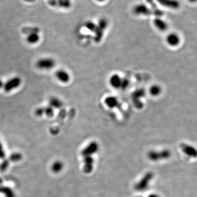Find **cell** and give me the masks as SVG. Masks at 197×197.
Instances as JSON below:
<instances>
[{
  "label": "cell",
  "mask_w": 197,
  "mask_h": 197,
  "mask_svg": "<svg viewBox=\"0 0 197 197\" xmlns=\"http://www.w3.org/2000/svg\"><path fill=\"white\" fill-rule=\"evenodd\" d=\"M147 158L152 162L166 160L172 156V152L168 149H164L159 151L151 150L147 153Z\"/></svg>",
  "instance_id": "obj_1"
},
{
  "label": "cell",
  "mask_w": 197,
  "mask_h": 197,
  "mask_svg": "<svg viewBox=\"0 0 197 197\" xmlns=\"http://www.w3.org/2000/svg\"><path fill=\"white\" fill-rule=\"evenodd\" d=\"M154 177L153 173L149 172L144 175L138 183L135 185V189L137 191H144L146 190L149 186V183Z\"/></svg>",
  "instance_id": "obj_2"
},
{
  "label": "cell",
  "mask_w": 197,
  "mask_h": 197,
  "mask_svg": "<svg viewBox=\"0 0 197 197\" xmlns=\"http://www.w3.org/2000/svg\"><path fill=\"white\" fill-rule=\"evenodd\" d=\"M99 150V145L95 141L90 142L89 144L87 145V146L85 147L81 151V155L83 157H88V156H93L95 155Z\"/></svg>",
  "instance_id": "obj_3"
},
{
  "label": "cell",
  "mask_w": 197,
  "mask_h": 197,
  "mask_svg": "<svg viewBox=\"0 0 197 197\" xmlns=\"http://www.w3.org/2000/svg\"><path fill=\"white\" fill-rule=\"evenodd\" d=\"M22 83V79L19 77H14L9 79L5 83H3V90L7 93L11 92L19 87Z\"/></svg>",
  "instance_id": "obj_4"
},
{
  "label": "cell",
  "mask_w": 197,
  "mask_h": 197,
  "mask_svg": "<svg viewBox=\"0 0 197 197\" xmlns=\"http://www.w3.org/2000/svg\"><path fill=\"white\" fill-rule=\"evenodd\" d=\"M36 66L41 70H50L55 67V62L53 59L50 58H42L37 60Z\"/></svg>",
  "instance_id": "obj_5"
},
{
  "label": "cell",
  "mask_w": 197,
  "mask_h": 197,
  "mask_svg": "<svg viewBox=\"0 0 197 197\" xmlns=\"http://www.w3.org/2000/svg\"><path fill=\"white\" fill-rule=\"evenodd\" d=\"M94 165V159L93 156L83 157V172L85 174H89L93 172Z\"/></svg>",
  "instance_id": "obj_6"
},
{
  "label": "cell",
  "mask_w": 197,
  "mask_h": 197,
  "mask_svg": "<svg viewBox=\"0 0 197 197\" xmlns=\"http://www.w3.org/2000/svg\"><path fill=\"white\" fill-rule=\"evenodd\" d=\"M180 147L181 150L186 155L194 158L197 157V150L194 147L185 143L181 144Z\"/></svg>",
  "instance_id": "obj_7"
},
{
  "label": "cell",
  "mask_w": 197,
  "mask_h": 197,
  "mask_svg": "<svg viewBox=\"0 0 197 197\" xmlns=\"http://www.w3.org/2000/svg\"><path fill=\"white\" fill-rule=\"evenodd\" d=\"M134 12L137 15H150L152 14V11L145 5L139 4L134 8Z\"/></svg>",
  "instance_id": "obj_8"
},
{
  "label": "cell",
  "mask_w": 197,
  "mask_h": 197,
  "mask_svg": "<svg viewBox=\"0 0 197 197\" xmlns=\"http://www.w3.org/2000/svg\"><path fill=\"white\" fill-rule=\"evenodd\" d=\"M110 84L113 88H121L124 85V80L117 74H114L110 77Z\"/></svg>",
  "instance_id": "obj_9"
},
{
  "label": "cell",
  "mask_w": 197,
  "mask_h": 197,
  "mask_svg": "<svg viewBox=\"0 0 197 197\" xmlns=\"http://www.w3.org/2000/svg\"><path fill=\"white\" fill-rule=\"evenodd\" d=\"M55 76L60 82L64 83H68L70 80V76L69 73L66 71L62 69H59L56 71L55 72Z\"/></svg>",
  "instance_id": "obj_10"
},
{
  "label": "cell",
  "mask_w": 197,
  "mask_h": 197,
  "mask_svg": "<svg viewBox=\"0 0 197 197\" xmlns=\"http://www.w3.org/2000/svg\"><path fill=\"white\" fill-rule=\"evenodd\" d=\"M167 44L172 47H175L179 45L180 43V36L175 33L169 34L166 38Z\"/></svg>",
  "instance_id": "obj_11"
},
{
  "label": "cell",
  "mask_w": 197,
  "mask_h": 197,
  "mask_svg": "<svg viewBox=\"0 0 197 197\" xmlns=\"http://www.w3.org/2000/svg\"><path fill=\"white\" fill-rule=\"evenodd\" d=\"M162 6L170 8L177 9L180 6L177 0H156Z\"/></svg>",
  "instance_id": "obj_12"
},
{
  "label": "cell",
  "mask_w": 197,
  "mask_h": 197,
  "mask_svg": "<svg viewBox=\"0 0 197 197\" xmlns=\"http://www.w3.org/2000/svg\"><path fill=\"white\" fill-rule=\"evenodd\" d=\"M0 193L5 197H16L14 191L7 186H0Z\"/></svg>",
  "instance_id": "obj_13"
},
{
  "label": "cell",
  "mask_w": 197,
  "mask_h": 197,
  "mask_svg": "<svg viewBox=\"0 0 197 197\" xmlns=\"http://www.w3.org/2000/svg\"><path fill=\"white\" fill-rule=\"evenodd\" d=\"M154 24L157 28L160 31H164L168 28V25L163 20L159 18H157L154 20Z\"/></svg>",
  "instance_id": "obj_14"
},
{
  "label": "cell",
  "mask_w": 197,
  "mask_h": 197,
  "mask_svg": "<svg viewBox=\"0 0 197 197\" xmlns=\"http://www.w3.org/2000/svg\"><path fill=\"white\" fill-rule=\"evenodd\" d=\"M49 106L53 109H60L62 107L63 104L62 100L56 97H51L49 100Z\"/></svg>",
  "instance_id": "obj_15"
},
{
  "label": "cell",
  "mask_w": 197,
  "mask_h": 197,
  "mask_svg": "<svg viewBox=\"0 0 197 197\" xmlns=\"http://www.w3.org/2000/svg\"><path fill=\"white\" fill-rule=\"evenodd\" d=\"M40 39L38 34L37 32H33L28 34V36L26 38V41L31 45H34L38 42Z\"/></svg>",
  "instance_id": "obj_16"
},
{
  "label": "cell",
  "mask_w": 197,
  "mask_h": 197,
  "mask_svg": "<svg viewBox=\"0 0 197 197\" xmlns=\"http://www.w3.org/2000/svg\"><path fill=\"white\" fill-rule=\"evenodd\" d=\"M64 165L62 161H55L51 166V170L52 172H53L54 173H59L60 172H62V170L64 168Z\"/></svg>",
  "instance_id": "obj_17"
},
{
  "label": "cell",
  "mask_w": 197,
  "mask_h": 197,
  "mask_svg": "<svg viewBox=\"0 0 197 197\" xmlns=\"http://www.w3.org/2000/svg\"><path fill=\"white\" fill-rule=\"evenodd\" d=\"M146 1L151 6L152 9H153V12H152L153 14H155V15L158 17H161L163 15V12L158 9L154 0H146Z\"/></svg>",
  "instance_id": "obj_18"
},
{
  "label": "cell",
  "mask_w": 197,
  "mask_h": 197,
  "mask_svg": "<svg viewBox=\"0 0 197 197\" xmlns=\"http://www.w3.org/2000/svg\"><path fill=\"white\" fill-rule=\"evenodd\" d=\"M162 88L157 85H152L149 89V93L153 96H157L161 94Z\"/></svg>",
  "instance_id": "obj_19"
},
{
  "label": "cell",
  "mask_w": 197,
  "mask_h": 197,
  "mask_svg": "<svg viewBox=\"0 0 197 197\" xmlns=\"http://www.w3.org/2000/svg\"><path fill=\"white\" fill-rule=\"evenodd\" d=\"M117 100L115 98H113V97H109L108 98L106 99L105 101V104L107 105V106L110 108H113V107H115V106L117 105Z\"/></svg>",
  "instance_id": "obj_20"
},
{
  "label": "cell",
  "mask_w": 197,
  "mask_h": 197,
  "mask_svg": "<svg viewBox=\"0 0 197 197\" xmlns=\"http://www.w3.org/2000/svg\"><path fill=\"white\" fill-rule=\"evenodd\" d=\"M54 114V110L53 108L50 106L49 105L44 107V115H45L48 117H52Z\"/></svg>",
  "instance_id": "obj_21"
},
{
  "label": "cell",
  "mask_w": 197,
  "mask_h": 197,
  "mask_svg": "<svg viewBox=\"0 0 197 197\" xmlns=\"http://www.w3.org/2000/svg\"><path fill=\"white\" fill-rule=\"evenodd\" d=\"M22 158V155L20 154V153H13L9 157V161H12V162H18V161H20Z\"/></svg>",
  "instance_id": "obj_22"
},
{
  "label": "cell",
  "mask_w": 197,
  "mask_h": 197,
  "mask_svg": "<svg viewBox=\"0 0 197 197\" xmlns=\"http://www.w3.org/2000/svg\"><path fill=\"white\" fill-rule=\"evenodd\" d=\"M85 27L89 30L90 31H94L95 32L96 29V27L97 25H96L94 23L92 22H88L87 23H86L85 24Z\"/></svg>",
  "instance_id": "obj_23"
},
{
  "label": "cell",
  "mask_w": 197,
  "mask_h": 197,
  "mask_svg": "<svg viewBox=\"0 0 197 197\" xmlns=\"http://www.w3.org/2000/svg\"><path fill=\"white\" fill-rule=\"evenodd\" d=\"M9 165V161L7 160H5L2 163L0 164V170L2 172H4L7 169Z\"/></svg>",
  "instance_id": "obj_24"
},
{
  "label": "cell",
  "mask_w": 197,
  "mask_h": 197,
  "mask_svg": "<svg viewBox=\"0 0 197 197\" xmlns=\"http://www.w3.org/2000/svg\"><path fill=\"white\" fill-rule=\"evenodd\" d=\"M35 115L37 117H41L44 115V107H38L35 111Z\"/></svg>",
  "instance_id": "obj_25"
},
{
  "label": "cell",
  "mask_w": 197,
  "mask_h": 197,
  "mask_svg": "<svg viewBox=\"0 0 197 197\" xmlns=\"http://www.w3.org/2000/svg\"><path fill=\"white\" fill-rule=\"evenodd\" d=\"M5 156H6L5 152L4 151V149H3L2 144L1 142L0 141V159H3V158H5Z\"/></svg>",
  "instance_id": "obj_26"
},
{
  "label": "cell",
  "mask_w": 197,
  "mask_h": 197,
  "mask_svg": "<svg viewBox=\"0 0 197 197\" xmlns=\"http://www.w3.org/2000/svg\"><path fill=\"white\" fill-rule=\"evenodd\" d=\"M147 197H160V196L156 193H151Z\"/></svg>",
  "instance_id": "obj_27"
},
{
  "label": "cell",
  "mask_w": 197,
  "mask_h": 197,
  "mask_svg": "<svg viewBox=\"0 0 197 197\" xmlns=\"http://www.w3.org/2000/svg\"><path fill=\"white\" fill-rule=\"evenodd\" d=\"M3 83L1 80H0V88L3 87Z\"/></svg>",
  "instance_id": "obj_28"
},
{
  "label": "cell",
  "mask_w": 197,
  "mask_h": 197,
  "mask_svg": "<svg viewBox=\"0 0 197 197\" xmlns=\"http://www.w3.org/2000/svg\"><path fill=\"white\" fill-rule=\"evenodd\" d=\"M189 1L191 2H194L196 1V0H189Z\"/></svg>",
  "instance_id": "obj_29"
},
{
  "label": "cell",
  "mask_w": 197,
  "mask_h": 197,
  "mask_svg": "<svg viewBox=\"0 0 197 197\" xmlns=\"http://www.w3.org/2000/svg\"><path fill=\"white\" fill-rule=\"evenodd\" d=\"M96 1H98V2H104L105 0H96Z\"/></svg>",
  "instance_id": "obj_30"
},
{
  "label": "cell",
  "mask_w": 197,
  "mask_h": 197,
  "mask_svg": "<svg viewBox=\"0 0 197 197\" xmlns=\"http://www.w3.org/2000/svg\"><path fill=\"white\" fill-rule=\"evenodd\" d=\"M26 1H28V2H33L35 0H25Z\"/></svg>",
  "instance_id": "obj_31"
},
{
  "label": "cell",
  "mask_w": 197,
  "mask_h": 197,
  "mask_svg": "<svg viewBox=\"0 0 197 197\" xmlns=\"http://www.w3.org/2000/svg\"><path fill=\"white\" fill-rule=\"evenodd\" d=\"M141 197V196H139V197Z\"/></svg>",
  "instance_id": "obj_32"
}]
</instances>
